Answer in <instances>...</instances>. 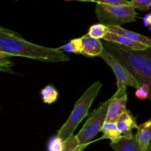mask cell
Returning <instances> with one entry per match:
<instances>
[{"instance_id":"obj_1","label":"cell","mask_w":151,"mask_h":151,"mask_svg":"<svg viewBox=\"0 0 151 151\" xmlns=\"http://www.w3.org/2000/svg\"><path fill=\"white\" fill-rule=\"evenodd\" d=\"M0 51L13 56L46 62H66L70 58L59 47L50 48L27 41L18 32L0 27Z\"/></svg>"},{"instance_id":"obj_2","label":"cell","mask_w":151,"mask_h":151,"mask_svg":"<svg viewBox=\"0 0 151 151\" xmlns=\"http://www.w3.org/2000/svg\"><path fill=\"white\" fill-rule=\"evenodd\" d=\"M101 87L102 83L100 81L94 82L89 88L84 91L82 96L75 103L69 118L57 133V136H58L64 142L73 137L74 132L78 125L83 119L88 116V110L98 95Z\"/></svg>"},{"instance_id":"obj_3","label":"cell","mask_w":151,"mask_h":151,"mask_svg":"<svg viewBox=\"0 0 151 151\" xmlns=\"http://www.w3.org/2000/svg\"><path fill=\"white\" fill-rule=\"evenodd\" d=\"M104 49L113 55L142 85L143 68L146 57V50H139L118 45L114 43L104 41Z\"/></svg>"},{"instance_id":"obj_4","label":"cell","mask_w":151,"mask_h":151,"mask_svg":"<svg viewBox=\"0 0 151 151\" xmlns=\"http://www.w3.org/2000/svg\"><path fill=\"white\" fill-rule=\"evenodd\" d=\"M95 13L100 22L106 26H121L126 23L136 22L137 13L130 5H113L97 4Z\"/></svg>"},{"instance_id":"obj_5","label":"cell","mask_w":151,"mask_h":151,"mask_svg":"<svg viewBox=\"0 0 151 151\" xmlns=\"http://www.w3.org/2000/svg\"><path fill=\"white\" fill-rule=\"evenodd\" d=\"M110 101L111 98L101 103L87 119L81 131L76 135L80 145L87 146L91 142L97 134L102 131L103 125L106 121Z\"/></svg>"},{"instance_id":"obj_6","label":"cell","mask_w":151,"mask_h":151,"mask_svg":"<svg viewBox=\"0 0 151 151\" xmlns=\"http://www.w3.org/2000/svg\"><path fill=\"white\" fill-rule=\"evenodd\" d=\"M100 58H103L111 67L116 78V90L115 95L122 96L126 94V86L139 88L142 86L141 84L136 80V78L130 73L128 69L124 67L113 55L104 49Z\"/></svg>"},{"instance_id":"obj_7","label":"cell","mask_w":151,"mask_h":151,"mask_svg":"<svg viewBox=\"0 0 151 151\" xmlns=\"http://www.w3.org/2000/svg\"><path fill=\"white\" fill-rule=\"evenodd\" d=\"M127 100H128V94H127L122 96H116L114 94L111 97L106 122H116L117 118L125 111L127 110Z\"/></svg>"},{"instance_id":"obj_8","label":"cell","mask_w":151,"mask_h":151,"mask_svg":"<svg viewBox=\"0 0 151 151\" xmlns=\"http://www.w3.org/2000/svg\"><path fill=\"white\" fill-rule=\"evenodd\" d=\"M116 125L118 130L122 136L125 138L133 137L132 130L137 128L138 125L137 119L130 111L126 110L117 118L116 120Z\"/></svg>"},{"instance_id":"obj_9","label":"cell","mask_w":151,"mask_h":151,"mask_svg":"<svg viewBox=\"0 0 151 151\" xmlns=\"http://www.w3.org/2000/svg\"><path fill=\"white\" fill-rule=\"evenodd\" d=\"M83 44V54L89 57H100L104 50V46L100 39L94 38L88 34L81 37Z\"/></svg>"},{"instance_id":"obj_10","label":"cell","mask_w":151,"mask_h":151,"mask_svg":"<svg viewBox=\"0 0 151 151\" xmlns=\"http://www.w3.org/2000/svg\"><path fill=\"white\" fill-rule=\"evenodd\" d=\"M135 136L142 151H149L151 144V119L139 125Z\"/></svg>"},{"instance_id":"obj_11","label":"cell","mask_w":151,"mask_h":151,"mask_svg":"<svg viewBox=\"0 0 151 151\" xmlns=\"http://www.w3.org/2000/svg\"><path fill=\"white\" fill-rule=\"evenodd\" d=\"M108 29H109V32L119 34V35L127 37L134 42L142 44L147 47H151V38L145 36L141 34L137 33V32H133V31L128 30L125 28L122 27L121 26H109L108 27Z\"/></svg>"},{"instance_id":"obj_12","label":"cell","mask_w":151,"mask_h":151,"mask_svg":"<svg viewBox=\"0 0 151 151\" xmlns=\"http://www.w3.org/2000/svg\"><path fill=\"white\" fill-rule=\"evenodd\" d=\"M103 39L104 41L114 43V44H118V45L123 46V47H129V48L134 49V50H145L148 48V47H145V45L131 41V39L128 38L127 37L119 35V34L113 33V32H108L107 34L105 35Z\"/></svg>"},{"instance_id":"obj_13","label":"cell","mask_w":151,"mask_h":151,"mask_svg":"<svg viewBox=\"0 0 151 151\" xmlns=\"http://www.w3.org/2000/svg\"><path fill=\"white\" fill-rule=\"evenodd\" d=\"M111 147L114 151H142L134 136L123 137L116 142L111 143Z\"/></svg>"},{"instance_id":"obj_14","label":"cell","mask_w":151,"mask_h":151,"mask_svg":"<svg viewBox=\"0 0 151 151\" xmlns=\"http://www.w3.org/2000/svg\"><path fill=\"white\" fill-rule=\"evenodd\" d=\"M102 132L103 133V135L102 136L100 139H110L111 141V143H115L120 140L122 138H123L121 133L118 130L116 122H105L103 128H102Z\"/></svg>"},{"instance_id":"obj_15","label":"cell","mask_w":151,"mask_h":151,"mask_svg":"<svg viewBox=\"0 0 151 151\" xmlns=\"http://www.w3.org/2000/svg\"><path fill=\"white\" fill-rule=\"evenodd\" d=\"M142 78V83H147L150 86L149 100L151 101V47H148L146 50L145 61Z\"/></svg>"},{"instance_id":"obj_16","label":"cell","mask_w":151,"mask_h":151,"mask_svg":"<svg viewBox=\"0 0 151 151\" xmlns=\"http://www.w3.org/2000/svg\"><path fill=\"white\" fill-rule=\"evenodd\" d=\"M40 93L44 103L47 104H52L58 98V92L57 89L52 85H47Z\"/></svg>"},{"instance_id":"obj_17","label":"cell","mask_w":151,"mask_h":151,"mask_svg":"<svg viewBox=\"0 0 151 151\" xmlns=\"http://www.w3.org/2000/svg\"><path fill=\"white\" fill-rule=\"evenodd\" d=\"M59 48L63 52L75 54H83V44L81 38H74Z\"/></svg>"},{"instance_id":"obj_18","label":"cell","mask_w":151,"mask_h":151,"mask_svg":"<svg viewBox=\"0 0 151 151\" xmlns=\"http://www.w3.org/2000/svg\"><path fill=\"white\" fill-rule=\"evenodd\" d=\"M109 32L108 27L101 23L91 25L88 31V35L97 39H103L105 35Z\"/></svg>"},{"instance_id":"obj_19","label":"cell","mask_w":151,"mask_h":151,"mask_svg":"<svg viewBox=\"0 0 151 151\" xmlns=\"http://www.w3.org/2000/svg\"><path fill=\"white\" fill-rule=\"evenodd\" d=\"M13 56L0 51V70L1 72L13 73L11 68L14 66V63L10 59Z\"/></svg>"},{"instance_id":"obj_20","label":"cell","mask_w":151,"mask_h":151,"mask_svg":"<svg viewBox=\"0 0 151 151\" xmlns=\"http://www.w3.org/2000/svg\"><path fill=\"white\" fill-rule=\"evenodd\" d=\"M65 143L58 136L56 135L49 140L47 144L48 151H63L65 147Z\"/></svg>"},{"instance_id":"obj_21","label":"cell","mask_w":151,"mask_h":151,"mask_svg":"<svg viewBox=\"0 0 151 151\" xmlns=\"http://www.w3.org/2000/svg\"><path fill=\"white\" fill-rule=\"evenodd\" d=\"M79 1H89L97 4H113V5H130L131 2L128 0H79Z\"/></svg>"},{"instance_id":"obj_22","label":"cell","mask_w":151,"mask_h":151,"mask_svg":"<svg viewBox=\"0 0 151 151\" xmlns=\"http://www.w3.org/2000/svg\"><path fill=\"white\" fill-rule=\"evenodd\" d=\"M150 94V86L147 83H142L140 88H137L135 91V95L139 100H145L149 98Z\"/></svg>"},{"instance_id":"obj_23","label":"cell","mask_w":151,"mask_h":151,"mask_svg":"<svg viewBox=\"0 0 151 151\" xmlns=\"http://www.w3.org/2000/svg\"><path fill=\"white\" fill-rule=\"evenodd\" d=\"M131 5L135 9L147 10L150 8L151 0H131Z\"/></svg>"},{"instance_id":"obj_24","label":"cell","mask_w":151,"mask_h":151,"mask_svg":"<svg viewBox=\"0 0 151 151\" xmlns=\"http://www.w3.org/2000/svg\"><path fill=\"white\" fill-rule=\"evenodd\" d=\"M79 142H78L76 136H73L67 142H66L63 151H75L79 147Z\"/></svg>"},{"instance_id":"obj_25","label":"cell","mask_w":151,"mask_h":151,"mask_svg":"<svg viewBox=\"0 0 151 151\" xmlns=\"http://www.w3.org/2000/svg\"><path fill=\"white\" fill-rule=\"evenodd\" d=\"M143 22H144L145 26L146 27L151 26V13H148L147 15H146L145 17L143 19Z\"/></svg>"},{"instance_id":"obj_26","label":"cell","mask_w":151,"mask_h":151,"mask_svg":"<svg viewBox=\"0 0 151 151\" xmlns=\"http://www.w3.org/2000/svg\"><path fill=\"white\" fill-rule=\"evenodd\" d=\"M86 147V145H79V147L77 148V150L75 151H83Z\"/></svg>"},{"instance_id":"obj_27","label":"cell","mask_w":151,"mask_h":151,"mask_svg":"<svg viewBox=\"0 0 151 151\" xmlns=\"http://www.w3.org/2000/svg\"><path fill=\"white\" fill-rule=\"evenodd\" d=\"M64 1H73V0H64ZM77 1H79V0H77Z\"/></svg>"},{"instance_id":"obj_28","label":"cell","mask_w":151,"mask_h":151,"mask_svg":"<svg viewBox=\"0 0 151 151\" xmlns=\"http://www.w3.org/2000/svg\"><path fill=\"white\" fill-rule=\"evenodd\" d=\"M149 151H151V144H150V150H149Z\"/></svg>"}]
</instances>
